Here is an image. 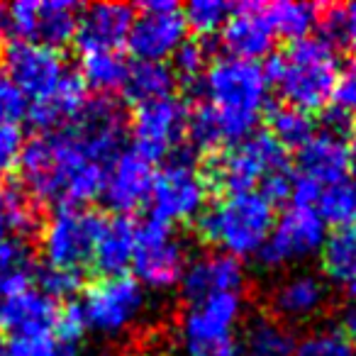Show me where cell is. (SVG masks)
<instances>
[{"mask_svg":"<svg viewBox=\"0 0 356 356\" xmlns=\"http://www.w3.org/2000/svg\"><path fill=\"white\" fill-rule=\"evenodd\" d=\"M173 59V74L178 81H200V76L208 69V49L200 40H186L184 44L178 47V51L171 56Z\"/></svg>","mask_w":356,"mask_h":356,"instance_id":"35","label":"cell"},{"mask_svg":"<svg viewBox=\"0 0 356 356\" xmlns=\"http://www.w3.org/2000/svg\"><path fill=\"white\" fill-rule=\"evenodd\" d=\"M198 83L203 105L191 113L188 122V139L195 147L220 152L254 134L261 115L268 110L271 93L261 64L222 56L210 61Z\"/></svg>","mask_w":356,"mask_h":356,"instance_id":"2","label":"cell"},{"mask_svg":"<svg viewBox=\"0 0 356 356\" xmlns=\"http://www.w3.org/2000/svg\"><path fill=\"white\" fill-rule=\"evenodd\" d=\"M317 127L310 113H302L291 105H281L268 113V134L281 144L283 149H300L315 137Z\"/></svg>","mask_w":356,"mask_h":356,"instance_id":"30","label":"cell"},{"mask_svg":"<svg viewBox=\"0 0 356 356\" xmlns=\"http://www.w3.org/2000/svg\"><path fill=\"white\" fill-rule=\"evenodd\" d=\"M181 10H184L186 27H191L195 35L208 37L222 30L229 13H232V6L225 0H193Z\"/></svg>","mask_w":356,"mask_h":356,"instance_id":"33","label":"cell"},{"mask_svg":"<svg viewBox=\"0 0 356 356\" xmlns=\"http://www.w3.org/2000/svg\"><path fill=\"white\" fill-rule=\"evenodd\" d=\"M266 15L276 37L288 42L305 40L320 25V6H307V3H291V0L271 3L266 6Z\"/></svg>","mask_w":356,"mask_h":356,"instance_id":"29","label":"cell"},{"mask_svg":"<svg viewBox=\"0 0 356 356\" xmlns=\"http://www.w3.org/2000/svg\"><path fill=\"white\" fill-rule=\"evenodd\" d=\"M320 22L332 44H344L356 51V3L320 8Z\"/></svg>","mask_w":356,"mask_h":356,"instance_id":"34","label":"cell"},{"mask_svg":"<svg viewBox=\"0 0 356 356\" xmlns=\"http://www.w3.org/2000/svg\"><path fill=\"white\" fill-rule=\"evenodd\" d=\"M346 147H349V161H351V168H356V129H354V134H351L349 142H346Z\"/></svg>","mask_w":356,"mask_h":356,"instance_id":"42","label":"cell"},{"mask_svg":"<svg viewBox=\"0 0 356 356\" xmlns=\"http://www.w3.org/2000/svg\"><path fill=\"white\" fill-rule=\"evenodd\" d=\"M247 273L239 259L222 252H205L191 259L178 283L186 305L205 300V298L222 296V293H244Z\"/></svg>","mask_w":356,"mask_h":356,"instance_id":"20","label":"cell"},{"mask_svg":"<svg viewBox=\"0 0 356 356\" xmlns=\"http://www.w3.org/2000/svg\"><path fill=\"white\" fill-rule=\"evenodd\" d=\"M332 288L320 273L296 271L278 278L268 291V310L273 317L293 325H307L330 307Z\"/></svg>","mask_w":356,"mask_h":356,"instance_id":"18","label":"cell"},{"mask_svg":"<svg viewBox=\"0 0 356 356\" xmlns=\"http://www.w3.org/2000/svg\"><path fill=\"white\" fill-rule=\"evenodd\" d=\"M220 42L234 59L259 64V59L271 54L276 47V32L266 15V3L232 6L227 22L220 30Z\"/></svg>","mask_w":356,"mask_h":356,"instance_id":"21","label":"cell"},{"mask_svg":"<svg viewBox=\"0 0 356 356\" xmlns=\"http://www.w3.org/2000/svg\"><path fill=\"white\" fill-rule=\"evenodd\" d=\"M188 252L176 229L156 220L137 225V244L132 257V276L144 288L168 291L178 286L188 266Z\"/></svg>","mask_w":356,"mask_h":356,"instance_id":"13","label":"cell"},{"mask_svg":"<svg viewBox=\"0 0 356 356\" xmlns=\"http://www.w3.org/2000/svg\"><path fill=\"white\" fill-rule=\"evenodd\" d=\"M129 64L120 51H90L81 54V81L86 88L98 93H113L120 90L127 81Z\"/></svg>","mask_w":356,"mask_h":356,"instance_id":"27","label":"cell"},{"mask_svg":"<svg viewBox=\"0 0 356 356\" xmlns=\"http://www.w3.org/2000/svg\"><path fill=\"white\" fill-rule=\"evenodd\" d=\"M341 61L337 47L327 37H305L288 42L266 69L268 83L286 100V105L302 113L322 110L332 100Z\"/></svg>","mask_w":356,"mask_h":356,"instance_id":"5","label":"cell"},{"mask_svg":"<svg viewBox=\"0 0 356 356\" xmlns=\"http://www.w3.org/2000/svg\"><path fill=\"white\" fill-rule=\"evenodd\" d=\"M3 191H6V184H3V176H0V198H3Z\"/></svg>","mask_w":356,"mask_h":356,"instance_id":"43","label":"cell"},{"mask_svg":"<svg viewBox=\"0 0 356 356\" xmlns=\"http://www.w3.org/2000/svg\"><path fill=\"white\" fill-rule=\"evenodd\" d=\"M349 171L351 161L346 134L332 127L320 129L310 142L298 149L293 166V203L312 208L315 198L325 188L349 181Z\"/></svg>","mask_w":356,"mask_h":356,"instance_id":"11","label":"cell"},{"mask_svg":"<svg viewBox=\"0 0 356 356\" xmlns=\"http://www.w3.org/2000/svg\"><path fill=\"white\" fill-rule=\"evenodd\" d=\"M188 105L176 95L137 105L134 115L129 118L134 149L144 154L149 161L168 156V154L178 152L181 144L188 139Z\"/></svg>","mask_w":356,"mask_h":356,"instance_id":"15","label":"cell"},{"mask_svg":"<svg viewBox=\"0 0 356 356\" xmlns=\"http://www.w3.org/2000/svg\"><path fill=\"white\" fill-rule=\"evenodd\" d=\"M3 76L25 95L27 115L42 132L69 124L88 100L81 76L69 69L59 49L10 42L3 51Z\"/></svg>","mask_w":356,"mask_h":356,"instance_id":"3","label":"cell"},{"mask_svg":"<svg viewBox=\"0 0 356 356\" xmlns=\"http://www.w3.org/2000/svg\"><path fill=\"white\" fill-rule=\"evenodd\" d=\"M332 103H334L337 113L344 115L349 122L356 120V61L346 66V69H341Z\"/></svg>","mask_w":356,"mask_h":356,"instance_id":"38","label":"cell"},{"mask_svg":"<svg viewBox=\"0 0 356 356\" xmlns=\"http://www.w3.org/2000/svg\"><path fill=\"white\" fill-rule=\"evenodd\" d=\"M127 115L118 100H86L69 124L22 144L17 168L32 203L83 208L103 193L105 173L122 149Z\"/></svg>","mask_w":356,"mask_h":356,"instance_id":"1","label":"cell"},{"mask_svg":"<svg viewBox=\"0 0 356 356\" xmlns=\"http://www.w3.org/2000/svg\"><path fill=\"white\" fill-rule=\"evenodd\" d=\"M205 178L222 193L257 191L273 205L288 200L293 191V166L286 149L268 132H254L220 149L208 163Z\"/></svg>","mask_w":356,"mask_h":356,"instance_id":"4","label":"cell"},{"mask_svg":"<svg viewBox=\"0 0 356 356\" xmlns=\"http://www.w3.org/2000/svg\"><path fill=\"white\" fill-rule=\"evenodd\" d=\"M32 283L30 239H22L0 225V296Z\"/></svg>","mask_w":356,"mask_h":356,"instance_id":"28","label":"cell"},{"mask_svg":"<svg viewBox=\"0 0 356 356\" xmlns=\"http://www.w3.org/2000/svg\"><path fill=\"white\" fill-rule=\"evenodd\" d=\"M59 312L61 307L54 298L35 283H27L0 296V332L10 334V339L54 334Z\"/></svg>","mask_w":356,"mask_h":356,"instance_id":"19","label":"cell"},{"mask_svg":"<svg viewBox=\"0 0 356 356\" xmlns=\"http://www.w3.org/2000/svg\"><path fill=\"white\" fill-rule=\"evenodd\" d=\"M322 257V273L330 288L349 293L356 298V227H339L327 234Z\"/></svg>","mask_w":356,"mask_h":356,"instance_id":"25","label":"cell"},{"mask_svg":"<svg viewBox=\"0 0 356 356\" xmlns=\"http://www.w3.org/2000/svg\"><path fill=\"white\" fill-rule=\"evenodd\" d=\"M210 184L205 171L188 156H173L156 171L152 188V220L168 227L188 225L208 208Z\"/></svg>","mask_w":356,"mask_h":356,"instance_id":"10","label":"cell"},{"mask_svg":"<svg viewBox=\"0 0 356 356\" xmlns=\"http://www.w3.org/2000/svg\"><path fill=\"white\" fill-rule=\"evenodd\" d=\"M325 239L327 222L317 215V210L293 203L273 222L271 234L259 249L257 259L264 268L278 271V268L293 266V264H300L320 254Z\"/></svg>","mask_w":356,"mask_h":356,"instance_id":"14","label":"cell"},{"mask_svg":"<svg viewBox=\"0 0 356 356\" xmlns=\"http://www.w3.org/2000/svg\"><path fill=\"white\" fill-rule=\"evenodd\" d=\"M105 215L86 208H56L40 229L44 266L79 273L93 266V252Z\"/></svg>","mask_w":356,"mask_h":356,"instance_id":"9","label":"cell"},{"mask_svg":"<svg viewBox=\"0 0 356 356\" xmlns=\"http://www.w3.org/2000/svg\"><path fill=\"white\" fill-rule=\"evenodd\" d=\"M0 356H6V346L0 344Z\"/></svg>","mask_w":356,"mask_h":356,"instance_id":"44","label":"cell"},{"mask_svg":"<svg viewBox=\"0 0 356 356\" xmlns=\"http://www.w3.org/2000/svg\"><path fill=\"white\" fill-rule=\"evenodd\" d=\"M293 356H356V351L341 330L317 327L307 332V337L298 339Z\"/></svg>","mask_w":356,"mask_h":356,"instance_id":"32","label":"cell"},{"mask_svg":"<svg viewBox=\"0 0 356 356\" xmlns=\"http://www.w3.org/2000/svg\"><path fill=\"white\" fill-rule=\"evenodd\" d=\"M344 337L351 341V346H354V351H356V300L351 302L344 312Z\"/></svg>","mask_w":356,"mask_h":356,"instance_id":"41","label":"cell"},{"mask_svg":"<svg viewBox=\"0 0 356 356\" xmlns=\"http://www.w3.org/2000/svg\"><path fill=\"white\" fill-rule=\"evenodd\" d=\"M134 244H137V225L132 218H105L93 252V266L103 276H120L132 266Z\"/></svg>","mask_w":356,"mask_h":356,"instance_id":"24","label":"cell"},{"mask_svg":"<svg viewBox=\"0 0 356 356\" xmlns=\"http://www.w3.org/2000/svg\"><path fill=\"white\" fill-rule=\"evenodd\" d=\"M27 115V100L6 76H0V127L20 124Z\"/></svg>","mask_w":356,"mask_h":356,"instance_id":"39","label":"cell"},{"mask_svg":"<svg viewBox=\"0 0 356 356\" xmlns=\"http://www.w3.org/2000/svg\"><path fill=\"white\" fill-rule=\"evenodd\" d=\"M296 344L293 327L271 312H254L237 332V356H293Z\"/></svg>","mask_w":356,"mask_h":356,"instance_id":"23","label":"cell"},{"mask_svg":"<svg viewBox=\"0 0 356 356\" xmlns=\"http://www.w3.org/2000/svg\"><path fill=\"white\" fill-rule=\"evenodd\" d=\"M176 83L178 79L168 64H163V61H137V64L129 66L122 90L134 105H144L173 95Z\"/></svg>","mask_w":356,"mask_h":356,"instance_id":"26","label":"cell"},{"mask_svg":"<svg viewBox=\"0 0 356 356\" xmlns=\"http://www.w3.org/2000/svg\"><path fill=\"white\" fill-rule=\"evenodd\" d=\"M244 293H222L186 305L181 341L188 356H237V332L244 320Z\"/></svg>","mask_w":356,"mask_h":356,"instance_id":"8","label":"cell"},{"mask_svg":"<svg viewBox=\"0 0 356 356\" xmlns=\"http://www.w3.org/2000/svg\"><path fill=\"white\" fill-rule=\"evenodd\" d=\"M156 168L137 149H120L118 156L110 161L103 184V200L120 218H129L142 210L152 198Z\"/></svg>","mask_w":356,"mask_h":356,"instance_id":"17","label":"cell"},{"mask_svg":"<svg viewBox=\"0 0 356 356\" xmlns=\"http://www.w3.org/2000/svg\"><path fill=\"white\" fill-rule=\"evenodd\" d=\"M312 210H317L327 225H337V227H351L356 222V184L354 181H344L332 188H325L312 203Z\"/></svg>","mask_w":356,"mask_h":356,"instance_id":"31","label":"cell"},{"mask_svg":"<svg viewBox=\"0 0 356 356\" xmlns=\"http://www.w3.org/2000/svg\"><path fill=\"white\" fill-rule=\"evenodd\" d=\"M184 10L176 3H147L134 15L127 47L137 61H163L186 42Z\"/></svg>","mask_w":356,"mask_h":356,"instance_id":"16","label":"cell"},{"mask_svg":"<svg viewBox=\"0 0 356 356\" xmlns=\"http://www.w3.org/2000/svg\"><path fill=\"white\" fill-rule=\"evenodd\" d=\"M22 129L20 124H3L0 127V173L17 163L22 152Z\"/></svg>","mask_w":356,"mask_h":356,"instance_id":"40","label":"cell"},{"mask_svg":"<svg viewBox=\"0 0 356 356\" xmlns=\"http://www.w3.org/2000/svg\"><path fill=\"white\" fill-rule=\"evenodd\" d=\"M6 356H74V349L64 346L54 334L17 337L8 341Z\"/></svg>","mask_w":356,"mask_h":356,"instance_id":"36","label":"cell"},{"mask_svg":"<svg viewBox=\"0 0 356 356\" xmlns=\"http://www.w3.org/2000/svg\"><path fill=\"white\" fill-rule=\"evenodd\" d=\"M81 286V276L79 273H69V271H59V268H49L42 266L37 273V288L44 291L49 298H54L56 302L61 298H69L79 291Z\"/></svg>","mask_w":356,"mask_h":356,"instance_id":"37","label":"cell"},{"mask_svg":"<svg viewBox=\"0 0 356 356\" xmlns=\"http://www.w3.org/2000/svg\"><path fill=\"white\" fill-rule=\"evenodd\" d=\"M276 205L257 191L222 193L198 218V232L215 252L244 259L257 257L276 222Z\"/></svg>","mask_w":356,"mask_h":356,"instance_id":"6","label":"cell"},{"mask_svg":"<svg viewBox=\"0 0 356 356\" xmlns=\"http://www.w3.org/2000/svg\"><path fill=\"white\" fill-rule=\"evenodd\" d=\"M83 317L86 332H93L105 339L132 332L144 317L149 305L147 288L129 273L120 276H103L88 286L76 302Z\"/></svg>","mask_w":356,"mask_h":356,"instance_id":"7","label":"cell"},{"mask_svg":"<svg viewBox=\"0 0 356 356\" xmlns=\"http://www.w3.org/2000/svg\"><path fill=\"white\" fill-rule=\"evenodd\" d=\"M79 17L81 8L71 0H22L0 6V35L59 49L76 37Z\"/></svg>","mask_w":356,"mask_h":356,"instance_id":"12","label":"cell"},{"mask_svg":"<svg viewBox=\"0 0 356 356\" xmlns=\"http://www.w3.org/2000/svg\"><path fill=\"white\" fill-rule=\"evenodd\" d=\"M132 20L134 10L124 3H95L83 8L74 37L79 51H120L127 44Z\"/></svg>","mask_w":356,"mask_h":356,"instance_id":"22","label":"cell"}]
</instances>
